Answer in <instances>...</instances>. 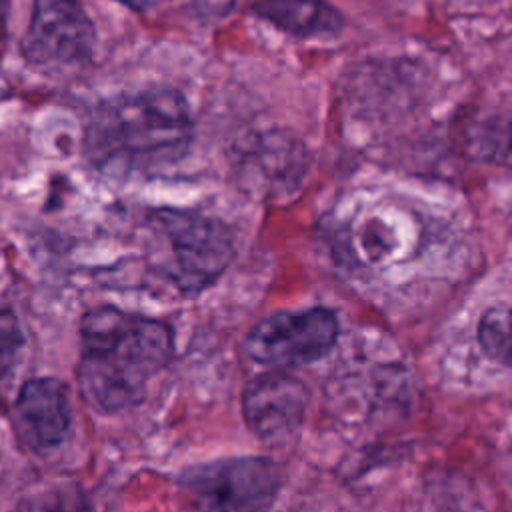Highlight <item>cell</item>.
Listing matches in <instances>:
<instances>
[{"instance_id": "obj_1", "label": "cell", "mask_w": 512, "mask_h": 512, "mask_svg": "<svg viewBox=\"0 0 512 512\" xmlns=\"http://www.w3.org/2000/svg\"><path fill=\"white\" fill-rule=\"evenodd\" d=\"M192 140L186 96L170 86H148L98 102L88 116L82 150L96 172L124 180L176 166Z\"/></svg>"}, {"instance_id": "obj_2", "label": "cell", "mask_w": 512, "mask_h": 512, "mask_svg": "<svg viewBox=\"0 0 512 512\" xmlns=\"http://www.w3.org/2000/svg\"><path fill=\"white\" fill-rule=\"evenodd\" d=\"M174 334L168 324L116 306H98L80 320L78 390L102 414L144 400L150 380L168 366Z\"/></svg>"}, {"instance_id": "obj_3", "label": "cell", "mask_w": 512, "mask_h": 512, "mask_svg": "<svg viewBox=\"0 0 512 512\" xmlns=\"http://www.w3.org/2000/svg\"><path fill=\"white\" fill-rule=\"evenodd\" d=\"M144 248L152 272L182 296L204 292L236 256L228 224L180 208H154L144 216Z\"/></svg>"}, {"instance_id": "obj_4", "label": "cell", "mask_w": 512, "mask_h": 512, "mask_svg": "<svg viewBox=\"0 0 512 512\" xmlns=\"http://www.w3.org/2000/svg\"><path fill=\"white\" fill-rule=\"evenodd\" d=\"M178 484L194 512H270L280 478L274 464L258 456L224 458L186 468Z\"/></svg>"}, {"instance_id": "obj_5", "label": "cell", "mask_w": 512, "mask_h": 512, "mask_svg": "<svg viewBox=\"0 0 512 512\" xmlns=\"http://www.w3.org/2000/svg\"><path fill=\"white\" fill-rule=\"evenodd\" d=\"M340 334L338 316L330 308L282 310L260 320L244 338V352L258 364L288 368L326 356Z\"/></svg>"}, {"instance_id": "obj_6", "label": "cell", "mask_w": 512, "mask_h": 512, "mask_svg": "<svg viewBox=\"0 0 512 512\" xmlns=\"http://www.w3.org/2000/svg\"><path fill=\"white\" fill-rule=\"evenodd\" d=\"M96 30L78 0H32L22 54L42 72H70L90 62Z\"/></svg>"}, {"instance_id": "obj_7", "label": "cell", "mask_w": 512, "mask_h": 512, "mask_svg": "<svg viewBox=\"0 0 512 512\" xmlns=\"http://www.w3.org/2000/svg\"><path fill=\"white\" fill-rule=\"evenodd\" d=\"M308 408V388L282 368L252 378L242 392V414L248 428L268 444L294 436Z\"/></svg>"}, {"instance_id": "obj_8", "label": "cell", "mask_w": 512, "mask_h": 512, "mask_svg": "<svg viewBox=\"0 0 512 512\" xmlns=\"http://www.w3.org/2000/svg\"><path fill=\"white\" fill-rule=\"evenodd\" d=\"M14 410L20 436L34 450L56 448L70 432L68 392L54 378L28 380L16 396Z\"/></svg>"}, {"instance_id": "obj_9", "label": "cell", "mask_w": 512, "mask_h": 512, "mask_svg": "<svg viewBox=\"0 0 512 512\" xmlns=\"http://www.w3.org/2000/svg\"><path fill=\"white\" fill-rule=\"evenodd\" d=\"M252 10L280 32L300 40L334 38L344 28L342 12L326 0H256Z\"/></svg>"}, {"instance_id": "obj_10", "label": "cell", "mask_w": 512, "mask_h": 512, "mask_svg": "<svg viewBox=\"0 0 512 512\" xmlns=\"http://www.w3.org/2000/svg\"><path fill=\"white\" fill-rule=\"evenodd\" d=\"M142 14H178L198 24H214L226 18L238 0H120Z\"/></svg>"}, {"instance_id": "obj_11", "label": "cell", "mask_w": 512, "mask_h": 512, "mask_svg": "<svg viewBox=\"0 0 512 512\" xmlns=\"http://www.w3.org/2000/svg\"><path fill=\"white\" fill-rule=\"evenodd\" d=\"M478 342L486 356L510 364V312L506 306L490 308L478 322Z\"/></svg>"}, {"instance_id": "obj_12", "label": "cell", "mask_w": 512, "mask_h": 512, "mask_svg": "<svg viewBox=\"0 0 512 512\" xmlns=\"http://www.w3.org/2000/svg\"><path fill=\"white\" fill-rule=\"evenodd\" d=\"M22 344L20 328L16 324V318L10 312L0 314V370L12 364V358L16 350Z\"/></svg>"}, {"instance_id": "obj_13", "label": "cell", "mask_w": 512, "mask_h": 512, "mask_svg": "<svg viewBox=\"0 0 512 512\" xmlns=\"http://www.w3.org/2000/svg\"><path fill=\"white\" fill-rule=\"evenodd\" d=\"M38 512H90V508L80 492L58 490L40 504Z\"/></svg>"}, {"instance_id": "obj_14", "label": "cell", "mask_w": 512, "mask_h": 512, "mask_svg": "<svg viewBox=\"0 0 512 512\" xmlns=\"http://www.w3.org/2000/svg\"><path fill=\"white\" fill-rule=\"evenodd\" d=\"M6 10H8L6 0H0V42H2L4 32H6Z\"/></svg>"}]
</instances>
